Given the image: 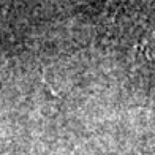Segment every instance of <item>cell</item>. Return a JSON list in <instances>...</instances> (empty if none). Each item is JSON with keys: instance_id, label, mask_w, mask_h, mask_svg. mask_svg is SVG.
Listing matches in <instances>:
<instances>
[{"instance_id": "cell-1", "label": "cell", "mask_w": 155, "mask_h": 155, "mask_svg": "<svg viewBox=\"0 0 155 155\" xmlns=\"http://www.w3.org/2000/svg\"><path fill=\"white\" fill-rule=\"evenodd\" d=\"M139 54L147 60H155V21L147 27L139 41Z\"/></svg>"}]
</instances>
